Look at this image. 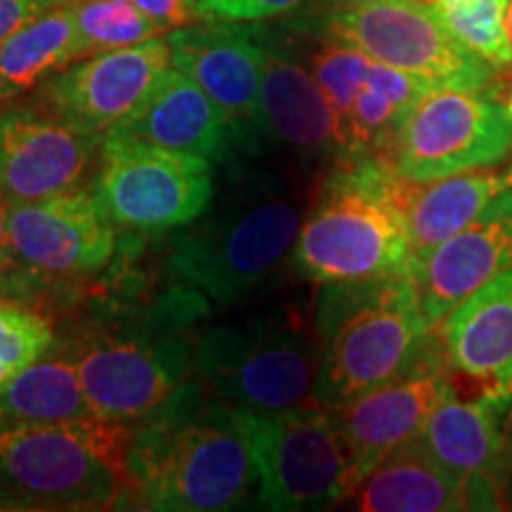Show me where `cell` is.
Returning <instances> with one entry per match:
<instances>
[{
  "label": "cell",
  "instance_id": "obj_1",
  "mask_svg": "<svg viewBox=\"0 0 512 512\" xmlns=\"http://www.w3.org/2000/svg\"><path fill=\"white\" fill-rule=\"evenodd\" d=\"M124 491L140 508L166 512L254 503L256 467L238 408L190 377L164 406L133 422Z\"/></svg>",
  "mask_w": 512,
  "mask_h": 512
},
{
  "label": "cell",
  "instance_id": "obj_2",
  "mask_svg": "<svg viewBox=\"0 0 512 512\" xmlns=\"http://www.w3.org/2000/svg\"><path fill=\"white\" fill-rule=\"evenodd\" d=\"M228 188L174 238L169 268L190 290L235 304L292 254L304 223L297 195L271 171L235 162Z\"/></svg>",
  "mask_w": 512,
  "mask_h": 512
},
{
  "label": "cell",
  "instance_id": "obj_3",
  "mask_svg": "<svg viewBox=\"0 0 512 512\" xmlns=\"http://www.w3.org/2000/svg\"><path fill=\"white\" fill-rule=\"evenodd\" d=\"M316 403L337 408L408 375L437 347L411 273L320 285Z\"/></svg>",
  "mask_w": 512,
  "mask_h": 512
},
{
  "label": "cell",
  "instance_id": "obj_4",
  "mask_svg": "<svg viewBox=\"0 0 512 512\" xmlns=\"http://www.w3.org/2000/svg\"><path fill=\"white\" fill-rule=\"evenodd\" d=\"M406 200L408 181L384 159L337 164L304 216L294 268L318 285L411 273Z\"/></svg>",
  "mask_w": 512,
  "mask_h": 512
},
{
  "label": "cell",
  "instance_id": "obj_5",
  "mask_svg": "<svg viewBox=\"0 0 512 512\" xmlns=\"http://www.w3.org/2000/svg\"><path fill=\"white\" fill-rule=\"evenodd\" d=\"M133 422L41 425L0 418V508L107 510L126 498Z\"/></svg>",
  "mask_w": 512,
  "mask_h": 512
},
{
  "label": "cell",
  "instance_id": "obj_6",
  "mask_svg": "<svg viewBox=\"0 0 512 512\" xmlns=\"http://www.w3.org/2000/svg\"><path fill=\"white\" fill-rule=\"evenodd\" d=\"M188 294L183 304H164L147 318L100 320L64 339L60 351L79 368L83 392L95 413L138 422L190 380L195 349L178 330L200 304L185 306Z\"/></svg>",
  "mask_w": 512,
  "mask_h": 512
},
{
  "label": "cell",
  "instance_id": "obj_7",
  "mask_svg": "<svg viewBox=\"0 0 512 512\" xmlns=\"http://www.w3.org/2000/svg\"><path fill=\"white\" fill-rule=\"evenodd\" d=\"M318 332L290 316L219 325L195 344V373L238 411L283 413L316 403Z\"/></svg>",
  "mask_w": 512,
  "mask_h": 512
},
{
  "label": "cell",
  "instance_id": "obj_8",
  "mask_svg": "<svg viewBox=\"0 0 512 512\" xmlns=\"http://www.w3.org/2000/svg\"><path fill=\"white\" fill-rule=\"evenodd\" d=\"M91 192L114 226L164 233L209 209L216 195L214 162L110 131L102 136Z\"/></svg>",
  "mask_w": 512,
  "mask_h": 512
},
{
  "label": "cell",
  "instance_id": "obj_9",
  "mask_svg": "<svg viewBox=\"0 0 512 512\" xmlns=\"http://www.w3.org/2000/svg\"><path fill=\"white\" fill-rule=\"evenodd\" d=\"M256 467V508L325 510L351 494L347 448L328 408L238 411Z\"/></svg>",
  "mask_w": 512,
  "mask_h": 512
},
{
  "label": "cell",
  "instance_id": "obj_10",
  "mask_svg": "<svg viewBox=\"0 0 512 512\" xmlns=\"http://www.w3.org/2000/svg\"><path fill=\"white\" fill-rule=\"evenodd\" d=\"M302 24L441 86L489 88L496 74L494 64L453 36L430 0H375L361 8L323 10Z\"/></svg>",
  "mask_w": 512,
  "mask_h": 512
},
{
  "label": "cell",
  "instance_id": "obj_11",
  "mask_svg": "<svg viewBox=\"0 0 512 512\" xmlns=\"http://www.w3.org/2000/svg\"><path fill=\"white\" fill-rule=\"evenodd\" d=\"M512 117L489 88L432 86L396 133L384 162L396 176L430 183L505 162Z\"/></svg>",
  "mask_w": 512,
  "mask_h": 512
},
{
  "label": "cell",
  "instance_id": "obj_12",
  "mask_svg": "<svg viewBox=\"0 0 512 512\" xmlns=\"http://www.w3.org/2000/svg\"><path fill=\"white\" fill-rule=\"evenodd\" d=\"M171 67L166 36L83 57L38 86V102L69 126L107 136L136 114Z\"/></svg>",
  "mask_w": 512,
  "mask_h": 512
},
{
  "label": "cell",
  "instance_id": "obj_13",
  "mask_svg": "<svg viewBox=\"0 0 512 512\" xmlns=\"http://www.w3.org/2000/svg\"><path fill=\"white\" fill-rule=\"evenodd\" d=\"M100 145V136L69 126L41 102L8 107L0 112V192L17 204L83 190Z\"/></svg>",
  "mask_w": 512,
  "mask_h": 512
},
{
  "label": "cell",
  "instance_id": "obj_14",
  "mask_svg": "<svg viewBox=\"0 0 512 512\" xmlns=\"http://www.w3.org/2000/svg\"><path fill=\"white\" fill-rule=\"evenodd\" d=\"M448 394L453 387L437 339V347L408 375L328 408L347 448L351 491L389 453L418 439Z\"/></svg>",
  "mask_w": 512,
  "mask_h": 512
},
{
  "label": "cell",
  "instance_id": "obj_15",
  "mask_svg": "<svg viewBox=\"0 0 512 512\" xmlns=\"http://www.w3.org/2000/svg\"><path fill=\"white\" fill-rule=\"evenodd\" d=\"M166 41L171 67L190 76L242 128L254 155H259L256 117L266 64L264 27L228 19H197L169 31Z\"/></svg>",
  "mask_w": 512,
  "mask_h": 512
},
{
  "label": "cell",
  "instance_id": "obj_16",
  "mask_svg": "<svg viewBox=\"0 0 512 512\" xmlns=\"http://www.w3.org/2000/svg\"><path fill=\"white\" fill-rule=\"evenodd\" d=\"M453 394L512 408V266L437 325Z\"/></svg>",
  "mask_w": 512,
  "mask_h": 512
},
{
  "label": "cell",
  "instance_id": "obj_17",
  "mask_svg": "<svg viewBox=\"0 0 512 512\" xmlns=\"http://www.w3.org/2000/svg\"><path fill=\"white\" fill-rule=\"evenodd\" d=\"M8 228L19 259L34 275L95 273L117 249V226L88 188L10 204Z\"/></svg>",
  "mask_w": 512,
  "mask_h": 512
},
{
  "label": "cell",
  "instance_id": "obj_18",
  "mask_svg": "<svg viewBox=\"0 0 512 512\" xmlns=\"http://www.w3.org/2000/svg\"><path fill=\"white\" fill-rule=\"evenodd\" d=\"M510 408L448 394L420 432V444L463 489L467 510H501L510 477L505 425Z\"/></svg>",
  "mask_w": 512,
  "mask_h": 512
},
{
  "label": "cell",
  "instance_id": "obj_19",
  "mask_svg": "<svg viewBox=\"0 0 512 512\" xmlns=\"http://www.w3.org/2000/svg\"><path fill=\"white\" fill-rule=\"evenodd\" d=\"M266 64L256 133L261 143L285 147L302 159L342 164L337 117L292 41L264 27Z\"/></svg>",
  "mask_w": 512,
  "mask_h": 512
},
{
  "label": "cell",
  "instance_id": "obj_20",
  "mask_svg": "<svg viewBox=\"0 0 512 512\" xmlns=\"http://www.w3.org/2000/svg\"><path fill=\"white\" fill-rule=\"evenodd\" d=\"M512 266V190L498 195L415 271L422 313L432 328L479 287Z\"/></svg>",
  "mask_w": 512,
  "mask_h": 512
},
{
  "label": "cell",
  "instance_id": "obj_21",
  "mask_svg": "<svg viewBox=\"0 0 512 512\" xmlns=\"http://www.w3.org/2000/svg\"><path fill=\"white\" fill-rule=\"evenodd\" d=\"M114 131L202 155L214 164H235L240 157H254L242 128L176 67H169L150 100Z\"/></svg>",
  "mask_w": 512,
  "mask_h": 512
},
{
  "label": "cell",
  "instance_id": "obj_22",
  "mask_svg": "<svg viewBox=\"0 0 512 512\" xmlns=\"http://www.w3.org/2000/svg\"><path fill=\"white\" fill-rule=\"evenodd\" d=\"M508 190H512V162L479 166L430 183L408 181L411 275L441 242L453 238L486 204Z\"/></svg>",
  "mask_w": 512,
  "mask_h": 512
},
{
  "label": "cell",
  "instance_id": "obj_23",
  "mask_svg": "<svg viewBox=\"0 0 512 512\" xmlns=\"http://www.w3.org/2000/svg\"><path fill=\"white\" fill-rule=\"evenodd\" d=\"M363 512H458L467 510L460 484L434 460L420 439L380 460L347 496Z\"/></svg>",
  "mask_w": 512,
  "mask_h": 512
},
{
  "label": "cell",
  "instance_id": "obj_24",
  "mask_svg": "<svg viewBox=\"0 0 512 512\" xmlns=\"http://www.w3.org/2000/svg\"><path fill=\"white\" fill-rule=\"evenodd\" d=\"M432 86L437 83L425 76L373 62L366 83L358 91L349 121L342 128L344 162L387 157L403 121Z\"/></svg>",
  "mask_w": 512,
  "mask_h": 512
},
{
  "label": "cell",
  "instance_id": "obj_25",
  "mask_svg": "<svg viewBox=\"0 0 512 512\" xmlns=\"http://www.w3.org/2000/svg\"><path fill=\"white\" fill-rule=\"evenodd\" d=\"M0 418L41 425H81L98 418V413L83 392L76 363L64 351H55L12 377L0 396Z\"/></svg>",
  "mask_w": 512,
  "mask_h": 512
},
{
  "label": "cell",
  "instance_id": "obj_26",
  "mask_svg": "<svg viewBox=\"0 0 512 512\" xmlns=\"http://www.w3.org/2000/svg\"><path fill=\"white\" fill-rule=\"evenodd\" d=\"M72 3L57 5L29 22L0 48V102L38 88L48 76L74 62Z\"/></svg>",
  "mask_w": 512,
  "mask_h": 512
},
{
  "label": "cell",
  "instance_id": "obj_27",
  "mask_svg": "<svg viewBox=\"0 0 512 512\" xmlns=\"http://www.w3.org/2000/svg\"><path fill=\"white\" fill-rule=\"evenodd\" d=\"M72 10L74 62L164 34L131 0H74Z\"/></svg>",
  "mask_w": 512,
  "mask_h": 512
},
{
  "label": "cell",
  "instance_id": "obj_28",
  "mask_svg": "<svg viewBox=\"0 0 512 512\" xmlns=\"http://www.w3.org/2000/svg\"><path fill=\"white\" fill-rule=\"evenodd\" d=\"M505 5L508 0H470L451 10H439L444 15L453 36L496 69L512 64V43L505 29Z\"/></svg>",
  "mask_w": 512,
  "mask_h": 512
},
{
  "label": "cell",
  "instance_id": "obj_29",
  "mask_svg": "<svg viewBox=\"0 0 512 512\" xmlns=\"http://www.w3.org/2000/svg\"><path fill=\"white\" fill-rule=\"evenodd\" d=\"M53 347V330L36 313L0 304V361L22 373Z\"/></svg>",
  "mask_w": 512,
  "mask_h": 512
},
{
  "label": "cell",
  "instance_id": "obj_30",
  "mask_svg": "<svg viewBox=\"0 0 512 512\" xmlns=\"http://www.w3.org/2000/svg\"><path fill=\"white\" fill-rule=\"evenodd\" d=\"M320 0H190L200 19H228V22H268L309 8Z\"/></svg>",
  "mask_w": 512,
  "mask_h": 512
},
{
  "label": "cell",
  "instance_id": "obj_31",
  "mask_svg": "<svg viewBox=\"0 0 512 512\" xmlns=\"http://www.w3.org/2000/svg\"><path fill=\"white\" fill-rule=\"evenodd\" d=\"M8 211L10 202L0 192V292L5 294H22L31 287V273L24 261L19 259L15 245H12L10 228H8Z\"/></svg>",
  "mask_w": 512,
  "mask_h": 512
},
{
  "label": "cell",
  "instance_id": "obj_32",
  "mask_svg": "<svg viewBox=\"0 0 512 512\" xmlns=\"http://www.w3.org/2000/svg\"><path fill=\"white\" fill-rule=\"evenodd\" d=\"M72 0H0V48L41 15Z\"/></svg>",
  "mask_w": 512,
  "mask_h": 512
},
{
  "label": "cell",
  "instance_id": "obj_33",
  "mask_svg": "<svg viewBox=\"0 0 512 512\" xmlns=\"http://www.w3.org/2000/svg\"><path fill=\"white\" fill-rule=\"evenodd\" d=\"M131 3H136L164 34L200 19L192 10L190 0H131Z\"/></svg>",
  "mask_w": 512,
  "mask_h": 512
},
{
  "label": "cell",
  "instance_id": "obj_34",
  "mask_svg": "<svg viewBox=\"0 0 512 512\" xmlns=\"http://www.w3.org/2000/svg\"><path fill=\"white\" fill-rule=\"evenodd\" d=\"M375 3V0H320L323 10H347V8H361V5Z\"/></svg>",
  "mask_w": 512,
  "mask_h": 512
},
{
  "label": "cell",
  "instance_id": "obj_35",
  "mask_svg": "<svg viewBox=\"0 0 512 512\" xmlns=\"http://www.w3.org/2000/svg\"><path fill=\"white\" fill-rule=\"evenodd\" d=\"M17 373L12 368L5 366L3 361H0V396L5 394V389H8V384L12 382V377H15Z\"/></svg>",
  "mask_w": 512,
  "mask_h": 512
},
{
  "label": "cell",
  "instance_id": "obj_36",
  "mask_svg": "<svg viewBox=\"0 0 512 512\" xmlns=\"http://www.w3.org/2000/svg\"><path fill=\"white\" fill-rule=\"evenodd\" d=\"M505 448H508V465L512 470V408L508 413V425H505Z\"/></svg>",
  "mask_w": 512,
  "mask_h": 512
},
{
  "label": "cell",
  "instance_id": "obj_37",
  "mask_svg": "<svg viewBox=\"0 0 512 512\" xmlns=\"http://www.w3.org/2000/svg\"><path fill=\"white\" fill-rule=\"evenodd\" d=\"M430 3L437 5L439 10H451V8H456V5L470 3V0H430Z\"/></svg>",
  "mask_w": 512,
  "mask_h": 512
},
{
  "label": "cell",
  "instance_id": "obj_38",
  "mask_svg": "<svg viewBox=\"0 0 512 512\" xmlns=\"http://www.w3.org/2000/svg\"><path fill=\"white\" fill-rule=\"evenodd\" d=\"M505 29H508V38L512 43V0H508V5H505Z\"/></svg>",
  "mask_w": 512,
  "mask_h": 512
},
{
  "label": "cell",
  "instance_id": "obj_39",
  "mask_svg": "<svg viewBox=\"0 0 512 512\" xmlns=\"http://www.w3.org/2000/svg\"><path fill=\"white\" fill-rule=\"evenodd\" d=\"M505 110H508L510 117H512V91H510V95H508V100H505Z\"/></svg>",
  "mask_w": 512,
  "mask_h": 512
},
{
  "label": "cell",
  "instance_id": "obj_40",
  "mask_svg": "<svg viewBox=\"0 0 512 512\" xmlns=\"http://www.w3.org/2000/svg\"><path fill=\"white\" fill-rule=\"evenodd\" d=\"M508 508L512 510V479H510V484H508Z\"/></svg>",
  "mask_w": 512,
  "mask_h": 512
}]
</instances>
